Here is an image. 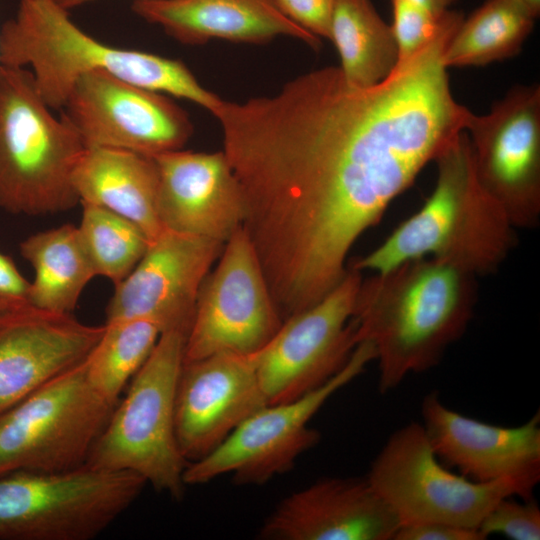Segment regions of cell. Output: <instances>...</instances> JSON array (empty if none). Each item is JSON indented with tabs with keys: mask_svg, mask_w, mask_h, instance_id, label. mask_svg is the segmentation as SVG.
Masks as SVG:
<instances>
[{
	"mask_svg": "<svg viewBox=\"0 0 540 540\" xmlns=\"http://www.w3.org/2000/svg\"><path fill=\"white\" fill-rule=\"evenodd\" d=\"M460 24L452 17L372 87L325 67L214 113L244 196L243 228L283 318L340 283L355 242L465 130L471 111L454 99L443 63Z\"/></svg>",
	"mask_w": 540,
	"mask_h": 540,
	"instance_id": "6da1fadb",
	"label": "cell"
},
{
	"mask_svg": "<svg viewBox=\"0 0 540 540\" xmlns=\"http://www.w3.org/2000/svg\"><path fill=\"white\" fill-rule=\"evenodd\" d=\"M475 278L424 257L362 279L352 318L358 342L375 348L381 393L438 365L464 335L477 299Z\"/></svg>",
	"mask_w": 540,
	"mask_h": 540,
	"instance_id": "7a4b0ae2",
	"label": "cell"
},
{
	"mask_svg": "<svg viewBox=\"0 0 540 540\" xmlns=\"http://www.w3.org/2000/svg\"><path fill=\"white\" fill-rule=\"evenodd\" d=\"M0 64L29 69L54 111L62 110L76 79L95 70L194 102L212 114L223 102L182 61L110 46L87 34L60 0L19 1L0 29Z\"/></svg>",
	"mask_w": 540,
	"mask_h": 540,
	"instance_id": "3957f363",
	"label": "cell"
},
{
	"mask_svg": "<svg viewBox=\"0 0 540 540\" xmlns=\"http://www.w3.org/2000/svg\"><path fill=\"white\" fill-rule=\"evenodd\" d=\"M434 162L437 181L431 196L352 269L380 274L432 257L477 277L503 264L515 246V228L480 184L467 132L454 137Z\"/></svg>",
	"mask_w": 540,
	"mask_h": 540,
	"instance_id": "277c9868",
	"label": "cell"
},
{
	"mask_svg": "<svg viewBox=\"0 0 540 540\" xmlns=\"http://www.w3.org/2000/svg\"><path fill=\"white\" fill-rule=\"evenodd\" d=\"M40 94L31 71L0 64V208L43 216L79 202L73 171L86 146Z\"/></svg>",
	"mask_w": 540,
	"mask_h": 540,
	"instance_id": "5b68a950",
	"label": "cell"
},
{
	"mask_svg": "<svg viewBox=\"0 0 540 540\" xmlns=\"http://www.w3.org/2000/svg\"><path fill=\"white\" fill-rule=\"evenodd\" d=\"M187 333L183 328L161 333L86 463L96 469L132 471L176 500L184 494L188 465L175 432V397Z\"/></svg>",
	"mask_w": 540,
	"mask_h": 540,
	"instance_id": "8992f818",
	"label": "cell"
},
{
	"mask_svg": "<svg viewBox=\"0 0 540 540\" xmlns=\"http://www.w3.org/2000/svg\"><path fill=\"white\" fill-rule=\"evenodd\" d=\"M146 481L128 470L84 465L64 472L0 475V540H92L139 497Z\"/></svg>",
	"mask_w": 540,
	"mask_h": 540,
	"instance_id": "52a82bcc",
	"label": "cell"
},
{
	"mask_svg": "<svg viewBox=\"0 0 540 540\" xmlns=\"http://www.w3.org/2000/svg\"><path fill=\"white\" fill-rule=\"evenodd\" d=\"M401 524L442 522L477 529L501 499H531L539 480L475 482L440 464L421 423L394 431L366 476Z\"/></svg>",
	"mask_w": 540,
	"mask_h": 540,
	"instance_id": "ba28073f",
	"label": "cell"
},
{
	"mask_svg": "<svg viewBox=\"0 0 540 540\" xmlns=\"http://www.w3.org/2000/svg\"><path fill=\"white\" fill-rule=\"evenodd\" d=\"M116 405L87 377L86 359L0 414V475L86 465Z\"/></svg>",
	"mask_w": 540,
	"mask_h": 540,
	"instance_id": "9c48e42d",
	"label": "cell"
},
{
	"mask_svg": "<svg viewBox=\"0 0 540 540\" xmlns=\"http://www.w3.org/2000/svg\"><path fill=\"white\" fill-rule=\"evenodd\" d=\"M376 358L368 341L359 342L343 368L325 384L286 402L267 404L245 419L212 452L189 463L185 485H199L232 474L241 485H261L289 471L297 458L320 440L308 426L312 417L338 390Z\"/></svg>",
	"mask_w": 540,
	"mask_h": 540,
	"instance_id": "30bf717a",
	"label": "cell"
},
{
	"mask_svg": "<svg viewBox=\"0 0 540 540\" xmlns=\"http://www.w3.org/2000/svg\"><path fill=\"white\" fill-rule=\"evenodd\" d=\"M282 323L256 251L242 226L224 243L214 271L200 287L183 362L221 352L256 353Z\"/></svg>",
	"mask_w": 540,
	"mask_h": 540,
	"instance_id": "8fae6325",
	"label": "cell"
},
{
	"mask_svg": "<svg viewBox=\"0 0 540 540\" xmlns=\"http://www.w3.org/2000/svg\"><path fill=\"white\" fill-rule=\"evenodd\" d=\"M362 279L360 271L347 270L323 299L283 321L258 352V378L267 404L317 389L347 363L359 343L352 315Z\"/></svg>",
	"mask_w": 540,
	"mask_h": 540,
	"instance_id": "7c38bea8",
	"label": "cell"
},
{
	"mask_svg": "<svg viewBox=\"0 0 540 540\" xmlns=\"http://www.w3.org/2000/svg\"><path fill=\"white\" fill-rule=\"evenodd\" d=\"M465 131L476 176L516 228L540 221V86L518 85L486 115L470 112Z\"/></svg>",
	"mask_w": 540,
	"mask_h": 540,
	"instance_id": "4fadbf2b",
	"label": "cell"
},
{
	"mask_svg": "<svg viewBox=\"0 0 540 540\" xmlns=\"http://www.w3.org/2000/svg\"><path fill=\"white\" fill-rule=\"evenodd\" d=\"M61 114L86 148H118L155 157L182 149L193 133L187 112L164 93L102 70L76 79Z\"/></svg>",
	"mask_w": 540,
	"mask_h": 540,
	"instance_id": "5bb4252c",
	"label": "cell"
},
{
	"mask_svg": "<svg viewBox=\"0 0 540 540\" xmlns=\"http://www.w3.org/2000/svg\"><path fill=\"white\" fill-rule=\"evenodd\" d=\"M224 243L215 239L164 231L119 284L106 307V322L143 318L162 332L189 331L200 287Z\"/></svg>",
	"mask_w": 540,
	"mask_h": 540,
	"instance_id": "9a60e30c",
	"label": "cell"
},
{
	"mask_svg": "<svg viewBox=\"0 0 540 540\" xmlns=\"http://www.w3.org/2000/svg\"><path fill=\"white\" fill-rule=\"evenodd\" d=\"M258 352H221L183 362L175 397V432L188 464L208 455L267 405L258 378Z\"/></svg>",
	"mask_w": 540,
	"mask_h": 540,
	"instance_id": "2e32d148",
	"label": "cell"
},
{
	"mask_svg": "<svg viewBox=\"0 0 540 540\" xmlns=\"http://www.w3.org/2000/svg\"><path fill=\"white\" fill-rule=\"evenodd\" d=\"M154 159L157 213L164 229L225 243L243 226L244 196L223 151L179 149Z\"/></svg>",
	"mask_w": 540,
	"mask_h": 540,
	"instance_id": "e0dca14e",
	"label": "cell"
},
{
	"mask_svg": "<svg viewBox=\"0 0 540 540\" xmlns=\"http://www.w3.org/2000/svg\"><path fill=\"white\" fill-rule=\"evenodd\" d=\"M422 426L438 459L475 482L540 480V415L516 427L485 423L447 407L436 392L421 404Z\"/></svg>",
	"mask_w": 540,
	"mask_h": 540,
	"instance_id": "ac0fdd59",
	"label": "cell"
},
{
	"mask_svg": "<svg viewBox=\"0 0 540 540\" xmlns=\"http://www.w3.org/2000/svg\"><path fill=\"white\" fill-rule=\"evenodd\" d=\"M399 525L366 477H333L284 498L259 535L271 540H393Z\"/></svg>",
	"mask_w": 540,
	"mask_h": 540,
	"instance_id": "d6986e66",
	"label": "cell"
},
{
	"mask_svg": "<svg viewBox=\"0 0 540 540\" xmlns=\"http://www.w3.org/2000/svg\"><path fill=\"white\" fill-rule=\"evenodd\" d=\"M104 330L33 306L0 321V414L85 360Z\"/></svg>",
	"mask_w": 540,
	"mask_h": 540,
	"instance_id": "ffe728a7",
	"label": "cell"
},
{
	"mask_svg": "<svg viewBox=\"0 0 540 540\" xmlns=\"http://www.w3.org/2000/svg\"><path fill=\"white\" fill-rule=\"evenodd\" d=\"M132 11L189 45L211 39L261 44L283 35L320 46V38L286 17L273 0H135Z\"/></svg>",
	"mask_w": 540,
	"mask_h": 540,
	"instance_id": "44dd1931",
	"label": "cell"
},
{
	"mask_svg": "<svg viewBox=\"0 0 540 540\" xmlns=\"http://www.w3.org/2000/svg\"><path fill=\"white\" fill-rule=\"evenodd\" d=\"M154 157L110 148H86L73 174L79 202L109 209L135 223L153 241L164 228L157 213Z\"/></svg>",
	"mask_w": 540,
	"mask_h": 540,
	"instance_id": "7402d4cb",
	"label": "cell"
},
{
	"mask_svg": "<svg viewBox=\"0 0 540 540\" xmlns=\"http://www.w3.org/2000/svg\"><path fill=\"white\" fill-rule=\"evenodd\" d=\"M19 251L34 270L29 285L31 305L71 314L82 291L96 276L78 227L67 223L30 235L20 242Z\"/></svg>",
	"mask_w": 540,
	"mask_h": 540,
	"instance_id": "603a6c76",
	"label": "cell"
},
{
	"mask_svg": "<svg viewBox=\"0 0 540 540\" xmlns=\"http://www.w3.org/2000/svg\"><path fill=\"white\" fill-rule=\"evenodd\" d=\"M329 39L338 50L343 77L353 86L379 84L398 63L391 27L371 0H335Z\"/></svg>",
	"mask_w": 540,
	"mask_h": 540,
	"instance_id": "cb8c5ba5",
	"label": "cell"
},
{
	"mask_svg": "<svg viewBox=\"0 0 540 540\" xmlns=\"http://www.w3.org/2000/svg\"><path fill=\"white\" fill-rule=\"evenodd\" d=\"M535 19L518 0H486L447 44L445 67L485 66L517 55Z\"/></svg>",
	"mask_w": 540,
	"mask_h": 540,
	"instance_id": "d4e9b609",
	"label": "cell"
},
{
	"mask_svg": "<svg viewBox=\"0 0 540 540\" xmlns=\"http://www.w3.org/2000/svg\"><path fill=\"white\" fill-rule=\"evenodd\" d=\"M161 328L143 318L105 322V330L86 358L87 377L94 389L116 405L124 386L154 349Z\"/></svg>",
	"mask_w": 540,
	"mask_h": 540,
	"instance_id": "484cf974",
	"label": "cell"
},
{
	"mask_svg": "<svg viewBox=\"0 0 540 540\" xmlns=\"http://www.w3.org/2000/svg\"><path fill=\"white\" fill-rule=\"evenodd\" d=\"M78 231L96 276L123 281L145 254L150 240L132 221L101 206L82 203Z\"/></svg>",
	"mask_w": 540,
	"mask_h": 540,
	"instance_id": "4316f807",
	"label": "cell"
},
{
	"mask_svg": "<svg viewBox=\"0 0 540 540\" xmlns=\"http://www.w3.org/2000/svg\"><path fill=\"white\" fill-rule=\"evenodd\" d=\"M391 2L393 22L390 27L398 49V63L407 61L430 43L453 13L448 9L436 14L408 0Z\"/></svg>",
	"mask_w": 540,
	"mask_h": 540,
	"instance_id": "83f0119b",
	"label": "cell"
},
{
	"mask_svg": "<svg viewBox=\"0 0 540 540\" xmlns=\"http://www.w3.org/2000/svg\"><path fill=\"white\" fill-rule=\"evenodd\" d=\"M478 531L484 539L501 534L512 540H539L540 509L532 499L505 497L485 515Z\"/></svg>",
	"mask_w": 540,
	"mask_h": 540,
	"instance_id": "f1b7e54d",
	"label": "cell"
},
{
	"mask_svg": "<svg viewBox=\"0 0 540 540\" xmlns=\"http://www.w3.org/2000/svg\"><path fill=\"white\" fill-rule=\"evenodd\" d=\"M335 0H273L290 20L316 37L330 38Z\"/></svg>",
	"mask_w": 540,
	"mask_h": 540,
	"instance_id": "f546056e",
	"label": "cell"
},
{
	"mask_svg": "<svg viewBox=\"0 0 540 540\" xmlns=\"http://www.w3.org/2000/svg\"><path fill=\"white\" fill-rule=\"evenodd\" d=\"M29 285L13 259L0 252V321L32 307Z\"/></svg>",
	"mask_w": 540,
	"mask_h": 540,
	"instance_id": "4dcf8cb0",
	"label": "cell"
},
{
	"mask_svg": "<svg viewBox=\"0 0 540 540\" xmlns=\"http://www.w3.org/2000/svg\"><path fill=\"white\" fill-rule=\"evenodd\" d=\"M393 540H484L477 529L442 522L399 525Z\"/></svg>",
	"mask_w": 540,
	"mask_h": 540,
	"instance_id": "1f68e13d",
	"label": "cell"
},
{
	"mask_svg": "<svg viewBox=\"0 0 540 540\" xmlns=\"http://www.w3.org/2000/svg\"><path fill=\"white\" fill-rule=\"evenodd\" d=\"M409 2L426 9L430 12L440 14L448 10L456 0H408Z\"/></svg>",
	"mask_w": 540,
	"mask_h": 540,
	"instance_id": "d6a6232c",
	"label": "cell"
},
{
	"mask_svg": "<svg viewBox=\"0 0 540 540\" xmlns=\"http://www.w3.org/2000/svg\"><path fill=\"white\" fill-rule=\"evenodd\" d=\"M526 9L537 18L540 13V0H518Z\"/></svg>",
	"mask_w": 540,
	"mask_h": 540,
	"instance_id": "836d02e7",
	"label": "cell"
},
{
	"mask_svg": "<svg viewBox=\"0 0 540 540\" xmlns=\"http://www.w3.org/2000/svg\"><path fill=\"white\" fill-rule=\"evenodd\" d=\"M97 0H60L61 4L69 11L73 8L94 2ZM135 1V0H134Z\"/></svg>",
	"mask_w": 540,
	"mask_h": 540,
	"instance_id": "e575fe53",
	"label": "cell"
}]
</instances>
